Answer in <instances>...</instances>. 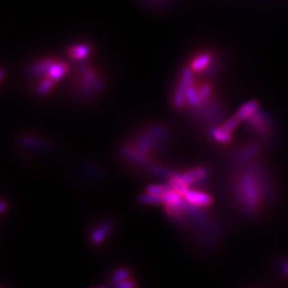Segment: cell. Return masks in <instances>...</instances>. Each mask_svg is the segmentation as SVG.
Returning a JSON list of instances; mask_svg holds the SVG:
<instances>
[{"label":"cell","instance_id":"1","mask_svg":"<svg viewBox=\"0 0 288 288\" xmlns=\"http://www.w3.org/2000/svg\"><path fill=\"white\" fill-rule=\"evenodd\" d=\"M184 199L187 203H190L191 205L196 206V207H207L211 206L214 200L213 197L205 192L196 191V190H191L187 189L185 193L183 194Z\"/></svg>","mask_w":288,"mask_h":288},{"label":"cell","instance_id":"2","mask_svg":"<svg viewBox=\"0 0 288 288\" xmlns=\"http://www.w3.org/2000/svg\"><path fill=\"white\" fill-rule=\"evenodd\" d=\"M257 109H259V103H257L256 100H250L248 101V103L243 104L239 108L235 117L239 120L240 122H242V121H245V120L250 119L252 116H254Z\"/></svg>","mask_w":288,"mask_h":288},{"label":"cell","instance_id":"3","mask_svg":"<svg viewBox=\"0 0 288 288\" xmlns=\"http://www.w3.org/2000/svg\"><path fill=\"white\" fill-rule=\"evenodd\" d=\"M205 174H206V171L204 168H194V169H191L183 174H177V175L189 186L201 181V179L205 176Z\"/></svg>","mask_w":288,"mask_h":288},{"label":"cell","instance_id":"4","mask_svg":"<svg viewBox=\"0 0 288 288\" xmlns=\"http://www.w3.org/2000/svg\"><path fill=\"white\" fill-rule=\"evenodd\" d=\"M68 70H69V67L65 62L53 61L52 64L49 67V69H48L46 74H47V77L51 78L52 80H55L57 82L60 79H62L64 75L67 74Z\"/></svg>","mask_w":288,"mask_h":288},{"label":"cell","instance_id":"5","mask_svg":"<svg viewBox=\"0 0 288 288\" xmlns=\"http://www.w3.org/2000/svg\"><path fill=\"white\" fill-rule=\"evenodd\" d=\"M164 204L168 206H177V207H184L186 200L184 196L179 193V192L169 189L166 193L163 194Z\"/></svg>","mask_w":288,"mask_h":288},{"label":"cell","instance_id":"6","mask_svg":"<svg viewBox=\"0 0 288 288\" xmlns=\"http://www.w3.org/2000/svg\"><path fill=\"white\" fill-rule=\"evenodd\" d=\"M242 192L243 197L250 202L251 205H255V201L257 200V189L255 188L254 182L250 178H244L242 183Z\"/></svg>","mask_w":288,"mask_h":288},{"label":"cell","instance_id":"7","mask_svg":"<svg viewBox=\"0 0 288 288\" xmlns=\"http://www.w3.org/2000/svg\"><path fill=\"white\" fill-rule=\"evenodd\" d=\"M212 61V56L207 52L201 53L197 57H195L191 62V69L194 72H202L208 68L209 63Z\"/></svg>","mask_w":288,"mask_h":288},{"label":"cell","instance_id":"8","mask_svg":"<svg viewBox=\"0 0 288 288\" xmlns=\"http://www.w3.org/2000/svg\"><path fill=\"white\" fill-rule=\"evenodd\" d=\"M90 51H91V48L86 44H80V45H75L70 49V56L75 59V60H82L89 56Z\"/></svg>","mask_w":288,"mask_h":288},{"label":"cell","instance_id":"9","mask_svg":"<svg viewBox=\"0 0 288 288\" xmlns=\"http://www.w3.org/2000/svg\"><path fill=\"white\" fill-rule=\"evenodd\" d=\"M186 98L191 106H199L202 103L199 89H196L194 83H192L186 90Z\"/></svg>","mask_w":288,"mask_h":288},{"label":"cell","instance_id":"10","mask_svg":"<svg viewBox=\"0 0 288 288\" xmlns=\"http://www.w3.org/2000/svg\"><path fill=\"white\" fill-rule=\"evenodd\" d=\"M138 202L143 205H160L164 204V199L163 195H155L146 192V194H141L138 197Z\"/></svg>","mask_w":288,"mask_h":288},{"label":"cell","instance_id":"11","mask_svg":"<svg viewBox=\"0 0 288 288\" xmlns=\"http://www.w3.org/2000/svg\"><path fill=\"white\" fill-rule=\"evenodd\" d=\"M232 133L225 130L223 127L214 128L212 136L214 139L220 143H229L232 141Z\"/></svg>","mask_w":288,"mask_h":288},{"label":"cell","instance_id":"12","mask_svg":"<svg viewBox=\"0 0 288 288\" xmlns=\"http://www.w3.org/2000/svg\"><path fill=\"white\" fill-rule=\"evenodd\" d=\"M53 61H55V60H53V59H50V58L42 60V61L38 62V63L35 64L34 67L32 68V73H33V74H37V75L43 74V73H47L48 69H49V67L52 64Z\"/></svg>","mask_w":288,"mask_h":288},{"label":"cell","instance_id":"13","mask_svg":"<svg viewBox=\"0 0 288 288\" xmlns=\"http://www.w3.org/2000/svg\"><path fill=\"white\" fill-rule=\"evenodd\" d=\"M107 226L106 225H100L98 227H96V230L93 232L91 239H92V242L95 244H99L101 243L105 240L106 236H107Z\"/></svg>","mask_w":288,"mask_h":288},{"label":"cell","instance_id":"14","mask_svg":"<svg viewBox=\"0 0 288 288\" xmlns=\"http://www.w3.org/2000/svg\"><path fill=\"white\" fill-rule=\"evenodd\" d=\"M55 83H56L55 80H52L49 77H46L45 79L43 81H41V83L38 86L37 91L40 95H44L50 91Z\"/></svg>","mask_w":288,"mask_h":288},{"label":"cell","instance_id":"15","mask_svg":"<svg viewBox=\"0 0 288 288\" xmlns=\"http://www.w3.org/2000/svg\"><path fill=\"white\" fill-rule=\"evenodd\" d=\"M170 188L165 185H151L146 188V192L147 193L155 194V195H163Z\"/></svg>","mask_w":288,"mask_h":288},{"label":"cell","instance_id":"16","mask_svg":"<svg viewBox=\"0 0 288 288\" xmlns=\"http://www.w3.org/2000/svg\"><path fill=\"white\" fill-rule=\"evenodd\" d=\"M129 270L128 269H120L118 271H116L112 275V281L115 282L116 284L120 283V282H122L124 280H127L129 277Z\"/></svg>","mask_w":288,"mask_h":288},{"label":"cell","instance_id":"17","mask_svg":"<svg viewBox=\"0 0 288 288\" xmlns=\"http://www.w3.org/2000/svg\"><path fill=\"white\" fill-rule=\"evenodd\" d=\"M239 123H240L239 120L235 116H234L230 120H227V121L223 125L221 126V127H223L225 130H227V131H230V133H232V131H234V130H235L237 128V126L239 125Z\"/></svg>","mask_w":288,"mask_h":288},{"label":"cell","instance_id":"18","mask_svg":"<svg viewBox=\"0 0 288 288\" xmlns=\"http://www.w3.org/2000/svg\"><path fill=\"white\" fill-rule=\"evenodd\" d=\"M199 93H200L202 101H205V100L208 99V97L212 94V87L209 85H206V83H205V85H203V86L200 87Z\"/></svg>","mask_w":288,"mask_h":288},{"label":"cell","instance_id":"19","mask_svg":"<svg viewBox=\"0 0 288 288\" xmlns=\"http://www.w3.org/2000/svg\"><path fill=\"white\" fill-rule=\"evenodd\" d=\"M116 286L119 288H133L136 286V283L133 282V280H124L122 282H120V283L116 284Z\"/></svg>","mask_w":288,"mask_h":288},{"label":"cell","instance_id":"20","mask_svg":"<svg viewBox=\"0 0 288 288\" xmlns=\"http://www.w3.org/2000/svg\"><path fill=\"white\" fill-rule=\"evenodd\" d=\"M0 205H1V213H4V211H5V203L2 201L1 203H0Z\"/></svg>","mask_w":288,"mask_h":288},{"label":"cell","instance_id":"21","mask_svg":"<svg viewBox=\"0 0 288 288\" xmlns=\"http://www.w3.org/2000/svg\"><path fill=\"white\" fill-rule=\"evenodd\" d=\"M284 270H285V272H286V273H287V275H288V265H286V266H285Z\"/></svg>","mask_w":288,"mask_h":288}]
</instances>
